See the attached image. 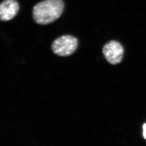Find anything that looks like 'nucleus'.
<instances>
[{
	"mask_svg": "<svg viewBox=\"0 0 146 146\" xmlns=\"http://www.w3.org/2000/svg\"><path fill=\"white\" fill-rule=\"evenodd\" d=\"M78 41L77 38L69 35L62 36L54 41L51 49L54 53L60 56H68L77 49Z\"/></svg>",
	"mask_w": 146,
	"mask_h": 146,
	"instance_id": "2",
	"label": "nucleus"
},
{
	"mask_svg": "<svg viewBox=\"0 0 146 146\" xmlns=\"http://www.w3.org/2000/svg\"><path fill=\"white\" fill-rule=\"evenodd\" d=\"M143 136L146 139V123L144 124L143 126Z\"/></svg>",
	"mask_w": 146,
	"mask_h": 146,
	"instance_id": "5",
	"label": "nucleus"
},
{
	"mask_svg": "<svg viewBox=\"0 0 146 146\" xmlns=\"http://www.w3.org/2000/svg\"><path fill=\"white\" fill-rule=\"evenodd\" d=\"M64 7L62 0H44L36 4L33 8V18L39 25L50 24L60 17Z\"/></svg>",
	"mask_w": 146,
	"mask_h": 146,
	"instance_id": "1",
	"label": "nucleus"
},
{
	"mask_svg": "<svg viewBox=\"0 0 146 146\" xmlns=\"http://www.w3.org/2000/svg\"><path fill=\"white\" fill-rule=\"evenodd\" d=\"M124 48L119 42L111 40L107 42L103 48V54L107 61L111 65H115L122 61Z\"/></svg>",
	"mask_w": 146,
	"mask_h": 146,
	"instance_id": "3",
	"label": "nucleus"
},
{
	"mask_svg": "<svg viewBox=\"0 0 146 146\" xmlns=\"http://www.w3.org/2000/svg\"><path fill=\"white\" fill-rule=\"evenodd\" d=\"M20 9L16 0H4L0 3V21H8L15 17Z\"/></svg>",
	"mask_w": 146,
	"mask_h": 146,
	"instance_id": "4",
	"label": "nucleus"
}]
</instances>
